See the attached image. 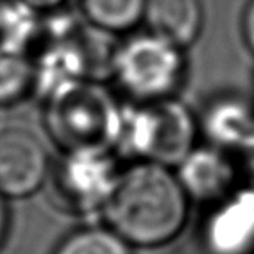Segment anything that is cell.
<instances>
[{"label": "cell", "mask_w": 254, "mask_h": 254, "mask_svg": "<svg viewBox=\"0 0 254 254\" xmlns=\"http://www.w3.org/2000/svg\"><path fill=\"white\" fill-rule=\"evenodd\" d=\"M190 197L172 167L134 160L120 170L102 214L115 233L136 246H160L183 230Z\"/></svg>", "instance_id": "6da1fadb"}, {"label": "cell", "mask_w": 254, "mask_h": 254, "mask_svg": "<svg viewBox=\"0 0 254 254\" xmlns=\"http://www.w3.org/2000/svg\"><path fill=\"white\" fill-rule=\"evenodd\" d=\"M199 123L175 97L120 105L112 152L177 167L194 149Z\"/></svg>", "instance_id": "7a4b0ae2"}, {"label": "cell", "mask_w": 254, "mask_h": 254, "mask_svg": "<svg viewBox=\"0 0 254 254\" xmlns=\"http://www.w3.org/2000/svg\"><path fill=\"white\" fill-rule=\"evenodd\" d=\"M46 129L62 152L112 151L120 105L96 79H84L46 99Z\"/></svg>", "instance_id": "3957f363"}, {"label": "cell", "mask_w": 254, "mask_h": 254, "mask_svg": "<svg viewBox=\"0 0 254 254\" xmlns=\"http://www.w3.org/2000/svg\"><path fill=\"white\" fill-rule=\"evenodd\" d=\"M185 70L183 49L151 31L127 38L114 49L110 60V75L133 102L173 97Z\"/></svg>", "instance_id": "277c9868"}, {"label": "cell", "mask_w": 254, "mask_h": 254, "mask_svg": "<svg viewBox=\"0 0 254 254\" xmlns=\"http://www.w3.org/2000/svg\"><path fill=\"white\" fill-rule=\"evenodd\" d=\"M119 175L120 169L112 151L62 152V159L49 173L59 206L81 215L102 212Z\"/></svg>", "instance_id": "5b68a950"}, {"label": "cell", "mask_w": 254, "mask_h": 254, "mask_svg": "<svg viewBox=\"0 0 254 254\" xmlns=\"http://www.w3.org/2000/svg\"><path fill=\"white\" fill-rule=\"evenodd\" d=\"M51 173L42 141L21 127L0 128V193L26 197L36 193Z\"/></svg>", "instance_id": "8992f818"}, {"label": "cell", "mask_w": 254, "mask_h": 254, "mask_svg": "<svg viewBox=\"0 0 254 254\" xmlns=\"http://www.w3.org/2000/svg\"><path fill=\"white\" fill-rule=\"evenodd\" d=\"M209 254H254V188L248 185L215 202L202 228Z\"/></svg>", "instance_id": "52a82bcc"}, {"label": "cell", "mask_w": 254, "mask_h": 254, "mask_svg": "<svg viewBox=\"0 0 254 254\" xmlns=\"http://www.w3.org/2000/svg\"><path fill=\"white\" fill-rule=\"evenodd\" d=\"M34 62V89L46 101L59 91L73 86L89 75L94 66V60L68 29L60 34H52L47 46L39 52Z\"/></svg>", "instance_id": "ba28073f"}, {"label": "cell", "mask_w": 254, "mask_h": 254, "mask_svg": "<svg viewBox=\"0 0 254 254\" xmlns=\"http://www.w3.org/2000/svg\"><path fill=\"white\" fill-rule=\"evenodd\" d=\"M175 175L190 199L215 204L235 191L238 170L230 152L207 144L194 146L177 165Z\"/></svg>", "instance_id": "9c48e42d"}, {"label": "cell", "mask_w": 254, "mask_h": 254, "mask_svg": "<svg viewBox=\"0 0 254 254\" xmlns=\"http://www.w3.org/2000/svg\"><path fill=\"white\" fill-rule=\"evenodd\" d=\"M197 123L209 144L222 151L243 152L254 141V105L240 96L214 99Z\"/></svg>", "instance_id": "30bf717a"}, {"label": "cell", "mask_w": 254, "mask_h": 254, "mask_svg": "<svg viewBox=\"0 0 254 254\" xmlns=\"http://www.w3.org/2000/svg\"><path fill=\"white\" fill-rule=\"evenodd\" d=\"M142 20L151 33L185 49L201 36L204 3L202 0H146Z\"/></svg>", "instance_id": "8fae6325"}, {"label": "cell", "mask_w": 254, "mask_h": 254, "mask_svg": "<svg viewBox=\"0 0 254 254\" xmlns=\"http://www.w3.org/2000/svg\"><path fill=\"white\" fill-rule=\"evenodd\" d=\"M91 26L102 33H127L144 18L146 0H79Z\"/></svg>", "instance_id": "7c38bea8"}, {"label": "cell", "mask_w": 254, "mask_h": 254, "mask_svg": "<svg viewBox=\"0 0 254 254\" xmlns=\"http://www.w3.org/2000/svg\"><path fill=\"white\" fill-rule=\"evenodd\" d=\"M34 89V62L29 52L0 42V105H10Z\"/></svg>", "instance_id": "4fadbf2b"}, {"label": "cell", "mask_w": 254, "mask_h": 254, "mask_svg": "<svg viewBox=\"0 0 254 254\" xmlns=\"http://www.w3.org/2000/svg\"><path fill=\"white\" fill-rule=\"evenodd\" d=\"M41 33L39 11L23 0L0 5V42L29 52V46Z\"/></svg>", "instance_id": "5bb4252c"}, {"label": "cell", "mask_w": 254, "mask_h": 254, "mask_svg": "<svg viewBox=\"0 0 254 254\" xmlns=\"http://www.w3.org/2000/svg\"><path fill=\"white\" fill-rule=\"evenodd\" d=\"M54 254H131V251L110 227H84L62 240Z\"/></svg>", "instance_id": "9a60e30c"}, {"label": "cell", "mask_w": 254, "mask_h": 254, "mask_svg": "<svg viewBox=\"0 0 254 254\" xmlns=\"http://www.w3.org/2000/svg\"><path fill=\"white\" fill-rule=\"evenodd\" d=\"M241 33L248 49L254 54V0H250L241 16Z\"/></svg>", "instance_id": "2e32d148"}, {"label": "cell", "mask_w": 254, "mask_h": 254, "mask_svg": "<svg viewBox=\"0 0 254 254\" xmlns=\"http://www.w3.org/2000/svg\"><path fill=\"white\" fill-rule=\"evenodd\" d=\"M7 197L0 193V248L5 243V238L8 235V225H10V214L7 206Z\"/></svg>", "instance_id": "e0dca14e"}, {"label": "cell", "mask_w": 254, "mask_h": 254, "mask_svg": "<svg viewBox=\"0 0 254 254\" xmlns=\"http://www.w3.org/2000/svg\"><path fill=\"white\" fill-rule=\"evenodd\" d=\"M241 154H243V164H245V173L248 177V185L254 188V141Z\"/></svg>", "instance_id": "ac0fdd59"}, {"label": "cell", "mask_w": 254, "mask_h": 254, "mask_svg": "<svg viewBox=\"0 0 254 254\" xmlns=\"http://www.w3.org/2000/svg\"><path fill=\"white\" fill-rule=\"evenodd\" d=\"M23 2L38 11H47V10L59 8L65 0H23Z\"/></svg>", "instance_id": "d6986e66"}]
</instances>
